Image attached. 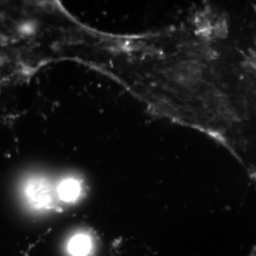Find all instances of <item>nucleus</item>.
<instances>
[{"mask_svg": "<svg viewBox=\"0 0 256 256\" xmlns=\"http://www.w3.org/2000/svg\"><path fill=\"white\" fill-rule=\"evenodd\" d=\"M90 240L84 236H77L70 242V252L74 256H84L90 250Z\"/></svg>", "mask_w": 256, "mask_h": 256, "instance_id": "3", "label": "nucleus"}, {"mask_svg": "<svg viewBox=\"0 0 256 256\" xmlns=\"http://www.w3.org/2000/svg\"><path fill=\"white\" fill-rule=\"evenodd\" d=\"M26 196L30 203L39 209L48 208L54 202L52 191L46 180L34 178L30 180L26 187Z\"/></svg>", "mask_w": 256, "mask_h": 256, "instance_id": "1", "label": "nucleus"}, {"mask_svg": "<svg viewBox=\"0 0 256 256\" xmlns=\"http://www.w3.org/2000/svg\"><path fill=\"white\" fill-rule=\"evenodd\" d=\"M59 198L64 202H74L81 194V184L74 178L62 182L58 188Z\"/></svg>", "mask_w": 256, "mask_h": 256, "instance_id": "2", "label": "nucleus"}]
</instances>
